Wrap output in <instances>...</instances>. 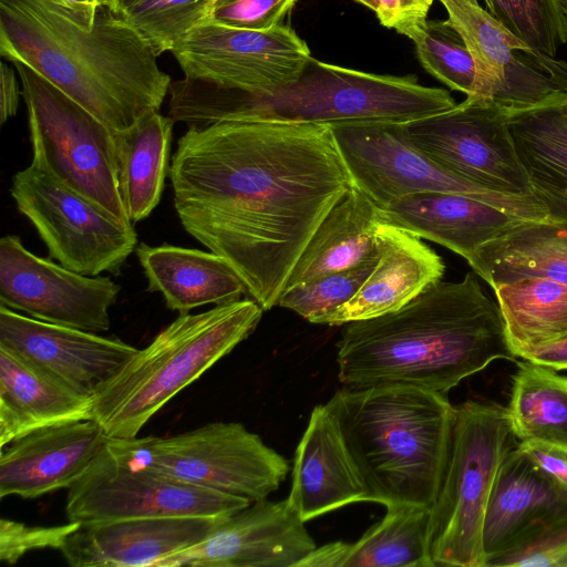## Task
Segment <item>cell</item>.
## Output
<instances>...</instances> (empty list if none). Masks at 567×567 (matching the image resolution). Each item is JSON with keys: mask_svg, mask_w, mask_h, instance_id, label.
<instances>
[{"mask_svg": "<svg viewBox=\"0 0 567 567\" xmlns=\"http://www.w3.org/2000/svg\"><path fill=\"white\" fill-rule=\"evenodd\" d=\"M168 175L184 229L234 268L264 311L277 306L316 229L353 186L327 124L189 126Z\"/></svg>", "mask_w": 567, "mask_h": 567, "instance_id": "obj_1", "label": "cell"}, {"mask_svg": "<svg viewBox=\"0 0 567 567\" xmlns=\"http://www.w3.org/2000/svg\"><path fill=\"white\" fill-rule=\"evenodd\" d=\"M0 54L32 69L113 132L159 111L172 82L153 48L109 7L89 24L58 0H0Z\"/></svg>", "mask_w": 567, "mask_h": 567, "instance_id": "obj_2", "label": "cell"}, {"mask_svg": "<svg viewBox=\"0 0 567 567\" xmlns=\"http://www.w3.org/2000/svg\"><path fill=\"white\" fill-rule=\"evenodd\" d=\"M337 349L344 386L408 384L444 394L494 360H516L498 305L475 272L440 280L396 311L346 323Z\"/></svg>", "mask_w": 567, "mask_h": 567, "instance_id": "obj_3", "label": "cell"}, {"mask_svg": "<svg viewBox=\"0 0 567 567\" xmlns=\"http://www.w3.org/2000/svg\"><path fill=\"white\" fill-rule=\"evenodd\" d=\"M168 94L167 116L188 127L230 121L408 123L456 104L450 92L413 75L374 74L311 56L295 80L279 86L243 89L184 76L171 82Z\"/></svg>", "mask_w": 567, "mask_h": 567, "instance_id": "obj_4", "label": "cell"}, {"mask_svg": "<svg viewBox=\"0 0 567 567\" xmlns=\"http://www.w3.org/2000/svg\"><path fill=\"white\" fill-rule=\"evenodd\" d=\"M371 502L431 508L447 465L455 406L408 384L344 386L326 403Z\"/></svg>", "mask_w": 567, "mask_h": 567, "instance_id": "obj_5", "label": "cell"}, {"mask_svg": "<svg viewBox=\"0 0 567 567\" xmlns=\"http://www.w3.org/2000/svg\"><path fill=\"white\" fill-rule=\"evenodd\" d=\"M262 308L252 299L179 315L92 396V420L107 439H132L177 393L247 339Z\"/></svg>", "mask_w": 567, "mask_h": 567, "instance_id": "obj_6", "label": "cell"}, {"mask_svg": "<svg viewBox=\"0 0 567 567\" xmlns=\"http://www.w3.org/2000/svg\"><path fill=\"white\" fill-rule=\"evenodd\" d=\"M512 436L506 408L473 400L455 406L450 456L430 508L435 566L485 567V512Z\"/></svg>", "mask_w": 567, "mask_h": 567, "instance_id": "obj_7", "label": "cell"}, {"mask_svg": "<svg viewBox=\"0 0 567 567\" xmlns=\"http://www.w3.org/2000/svg\"><path fill=\"white\" fill-rule=\"evenodd\" d=\"M106 444L132 464L251 503L277 491L289 471L286 458L234 422L165 437L107 439Z\"/></svg>", "mask_w": 567, "mask_h": 567, "instance_id": "obj_8", "label": "cell"}, {"mask_svg": "<svg viewBox=\"0 0 567 567\" xmlns=\"http://www.w3.org/2000/svg\"><path fill=\"white\" fill-rule=\"evenodd\" d=\"M330 127L353 186L380 209L409 195L441 192L472 197L526 219L549 218L536 195L498 193L446 169L413 143L405 123L365 121Z\"/></svg>", "mask_w": 567, "mask_h": 567, "instance_id": "obj_9", "label": "cell"}, {"mask_svg": "<svg viewBox=\"0 0 567 567\" xmlns=\"http://www.w3.org/2000/svg\"><path fill=\"white\" fill-rule=\"evenodd\" d=\"M13 65L28 110L31 164L130 224L118 188L113 131L32 69L21 62Z\"/></svg>", "mask_w": 567, "mask_h": 567, "instance_id": "obj_10", "label": "cell"}, {"mask_svg": "<svg viewBox=\"0 0 567 567\" xmlns=\"http://www.w3.org/2000/svg\"><path fill=\"white\" fill-rule=\"evenodd\" d=\"M11 196L35 227L50 258L84 276L115 274L137 244L132 223L33 166L16 173Z\"/></svg>", "mask_w": 567, "mask_h": 567, "instance_id": "obj_11", "label": "cell"}, {"mask_svg": "<svg viewBox=\"0 0 567 567\" xmlns=\"http://www.w3.org/2000/svg\"><path fill=\"white\" fill-rule=\"evenodd\" d=\"M249 504L246 498L132 464L105 444L68 488L65 514L71 523L92 524L171 516H225Z\"/></svg>", "mask_w": 567, "mask_h": 567, "instance_id": "obj_12", "label": "cell"}, {"mask_svg": "<svg viewBox=\"0 0 567 567\" xmlns=\"http://www.w3.org/2000/svg\"><path fill=\"white\" fill-rule=\"evenodd\" d=\"M513 112L466 96L453 107L405 123L413 143L446 169L485 188L533 196L508 130Z\"/></svg>", "mask_w": 567, "mask_h": 567, "instance_id": "obj_13", "label": "cell"}, {"mask_svg": "<svg viewBox=\"0 0 567 567\" xmlns=\"http://www.w3.org/2000/svg\"><path fill=\"white\" fill-rule=\"evenodd\" d=\"M121 286L84 276L29 251L16 235L0 240V305L27 316L90 332L110 329Z\"/></svg>", "mask_w": 567, "mask_h": 567, "instance_id": "obj_14", "label": "cell"}, {"mask_svg": "<svg viewBox=\"0 0 567 567\" xmlns=\"http://www.w3.org/2000/svg\"><path fill=\"white\" fill-rule=\"evenodd\" d=\"M171 52L185 78L254 90L291 82L311 56L307 43L290 27L252 31L209 21Z\"/></svg>", "mask_w": 567, "mask_h": 567, "instance_id": "obj_15", "label": "cell"}, {"mask_svg": "<svg viewBox=\"0 0 567 567\" xmlns=\"http://www.w3.org/2000/svg\"><path fill=\"white\" fill-rule=\"evenodd\" d=\"M477 71L475 96L513 113L563 104L567 93L546 72L536 50L504 27L478 0H439Z\"/></svg>", "mask_w": 567, "mask_h": 567, "instance_id": "obj_16", "label": "cell"}, {"mask_svg": "<svg viewBox=\"0 0 567 567\" xmlns=\"http://www.w3.org/2000/svg\"><path fill=\"white\" fill-rule=\"evenodd\" d=\"M316 548L288 498H265L226 516L202 542L155 567H296Z\"/></svg>", "mask_w": 567, "mask_h": 567, "instance_id": "obj_17", "label": "cell"}, {"mask_svg": "<svg viewBox=\"0 0 567 567\" xmlns=\"http://www.w3.org/2000/svg\"><path fill=\"white\" fill-rule=\"evenodd\" d=\"M0 347L87 396L138 351L117 338L41 321L2 305Z\"/></svg>", "mask_w": 567, "mask_h": 567, "instance_id": "obj_18", "label": "cell"}, {"mask_svg": "<svg viewBox=\"0 0 567 567\" xmlns=\"http://www.w3.org/2000/svg\"><path fill=\"white\" fill-rule=\"evenodd\" d=\"M226 516L79 524L59 550L72 567H155L165 557L202 542Z\"/></svg>", "mask_w": 567, "mask_h": 567, "instance_id": "obj_19", "label": "cell"}, {"mask_svg": "<svg viewBox=\"0 0 567 567\" xmlns=\"http://www.w3.org/2000/svg\"><path fill=\"white\" fill-rule=\"evenodd\" d=\"M107 442L94 420L41 429L1 449L0 497L37 498L69 488Z\"/></svg>", "mask_w": 567, "mask_h": 567, "instance_id": "obj_20", "label": "cell"}, {"mask_svg": "<svg viewBox=\"0 0 567 567\" xmlns=\"http://www.w3.org/2000/svg\"><path fill=\"white\" fill-rule=\"evenodd\" d=\"M288 501L306 523L370 493L326 404L316 405L296 449Z\"/></svg>", "mask_w": 567, "mask_h": 567, "instance_id": "obj_21", "label": "cell"}, {"mask_svg": "<svg viewBox=\"0 0 567 567\" xmlns=\"http://www.w3.org/2000/svg\"><path fill=\"white\" fill-rule=\"evenodd\" d=\"M377 266L357 295L316 323L341 326L399 310L445 271L442 258L421 238L381 223L377 229Z\"/></svg>", "mask_w": 567, "mask_h": 567, "instance_id": "obj_22", "label": "cell"}, {"mask_svg": "<svg viewBox=\"0 0 567 567\" xmlns=\"http://www.w3.org/2000/svg\"><path fill=\"white\" fill-rule=\"evenodd\" d=\"M567 519V491L522 451L503 460L487 503L483 547L486 558L502 553L532 530Z\"/></svg>", "mask_w": 567, "mask_h": 567, "instance_id": "obj_23", "label": "cell"}, {"mask_svg": "<svg viewBox=\"0 0 567 567\" xmlns=\"http://www.w3.org/2000/svg\"><path fill=\"white\" fill-rule=\"evenodd\" d=\"M382 223L444 246L466 260L485 243L526 219L472 197L426 192L381 209Z\"/></svg>", "mask_w": 567, "mask_h": 567, "instance_id": "obj_24", "label": "cell"}, {"mask_svg": "<svg viewBox=\"0 0 567 567\" xmlns=\"http://www.w3.org/2000/svg\"><path fill=\"white\" fill-rule=\"evenodd\" d=\"M92 420L80 394L0 347V447L31 432Z\"/></svg>", "mask_w": 567, "mask_h": 567, "instance_id": "obj_25", "label": "cell"}, {"mask_svg": "<svg viewBox=\"0 0 567 567\" xmlns=\"http://www.w3.org/2000/svg\"><path fill=\"white\" fill-rule=\"evenodd\" d=\"M148 290L161 292L166 307L179 315L205 305L239 300L245 282L219 255L169 244L136 248Z\"/></svg>", "mask_w": 567, "mask_h": 567, "instance_id": "obj_26", "label": "cell"}, {"mask_svg": "<svg viewBox=\"0 0 567 567\" xmlns=\"http://www.w3.org/2000/svg\"><path fill=\"white\" fill-rule=\"evenodd\" d=\"M435 567L430 549V508L386 506L384 517L357 542L317 547L296 567Z\"/></svg>", "mask_w": 567, "mask_h": 567, "instance_id": "obj_27", "label": "cell"}, {"mask_svg": "<svg viewBox=\"0 0 567 567\" xmlns=\"http://www.w3.org/2000/svg\"><path fill=\"white\" fill-rule=\"evenodd\" d=\"M492 288L524 279L567 282V221L524 219L467 259Z\"/></svg>", "mask_w": 567, "mask_h": 567, "instance_id": "obj_28", "label": "cell"}, {"mask_svg": "<svg viewBox=\"0 0 567 567\" xmlns=\"http://www.w3.org/2000/svg\"><path fill=\"white\" fill-rule=\"evenodd\" d=\"M381 209L352 186L327 214L297 260L286 285L354 267L377 252Z\"/></svg>", "mask_w": 567, "mask_h": 567, "instance_id": "obj_29", "label": "cell"}, {"mask_svg": "<svg viewBox=\"0 0 567 567\" xmlns=\"http://www.w3.org/2000/svg\"><path fill=\"white\" fill-rule=\"evenodd\" d=\"M174 121L150 111L124 131L113 132L121 198L131 223L145 219L158 205Z\"/></svg>", "mask_w": 567, "mask_h": 567, "instance_id": "obj_30", "label": "cell"}, {"mask_svg": "<svg viewBox=\"0 0 567 567\" xmlns=\"http://www.w3.org/2000/svg\"><path fill=\"white\" fill-rule=\"evenodd\" d=\"M514 357L567 337V282L524 279L493 288Z\"/></svg>", "mask_w": 567, "mask_h": 567, "instance_id": "obj_31", "label": "cell"}, {"mask_svg": "<svg viewBox=\"0 0 567 567\" xmlns=\"http://www.w3.org/2000/svg\"><path fill=\"white\" fill-rule=\"evenodd\" d=\"M513 436L567 449V377L523 360L513 375L506 408Z\"/></svg>", "mask_w": 567, "mask_h": 567, "instance_id": "obj_32", "label": "cell"}, {"mask_svg": "<svg viewBox=\"0 0 567 567\" xmlns=\"http://www.w3.org/2000/svg\"><path fill=\"white\" fill-rule=\"evenodd\" d=\"M508 130L532 183L567 189V116L560 104L513 113Z\"/></svg>", "mask_w": 567, "mask_h": 567, "instance_id": "obj_33", "label": "cell"}, {"mask_svg": "<svg viewBox=\"0 0 567 567\" xmlns=\"http://www.w3.org/2000/svg\"><path fill=\"white\" fill-rule=\"evenodd\" d=\"M402 35L414 42L423 68L436 80L466 96H475L477 71L460 32L446 20L425 19Z\"/></svg>", "mask_w": 567, "mask_h": 567, "instance_id": "obj_34", "label": "cell"}, {"mask_svg": "<svg viewBox=\"0 0 567 567\" xmlns=\"http://www.w3.org/2000/svg\"><path fill=\"white\" fill-rule=\"evenodd\" d=\"M214 0H145L122 17L158 56L208 20Z\"/></svg>", "mask_w": 567, "mask_h": 567, "instance_id": "obj_35", "label": "cell"}, {"mask_svg": "<svg viewBox=\"0 0 567 567\" xmlns=\"http://www.w3.org/2000/svg\"><path fill=\"white\" fill-rule=\"evenodd\" d=\"M379 251L363 262L284 290L277 306L316 321L351 300L377 266Z\"/></svg>", "mask_w": 567, "mask_h": 567, "instance_id": "obj_36", "label": "cell"}, {"mask_svg": "<svg viewBox=\"0 0 567 567\" xmlns=\"http://www.w3.org/2000/svg\"><path fill=\"white\" fill-rule=\"evenodd\" d=\"M486 10L534 50L555 56L565 44L553 0H484Z\"/></svg>", "mask_w": 567, "mask_h": 567, "instance_id": "obj_37", "label": "cell"}, {"mask_svg": "<svg viewBox=\"0 0 567 567\" xmlns=\"http://www.w3.org/2000/svg\"><path fill=\"white\" fill-rule=\"evenodd\" d=\"M502 566L567 567V519L540 526L485 560V567Z\"/></svg>", "mask_w": 567, "mask_h": 567, "instance_id": "obj_38", "label": "cell"}, {"mask_svg": "<svg viewBox=\"0 0 567 567\" xmlns=\"http://www.w3.org/2000/svg\"><path fill=\"white\" fill-rule=\"evenodd\" d=\"M298 0H214L208 17L215 24L267 31L278 25Z\"/></svg>", "mask_w": 567, "mask_h": 567, "instance_id": "obj_39", "label": "cell"}, {"mask_svg": "<svg viewBox=\"0 0 567 567\" xmlns=\"http://www.w3.org/2000/svg\"><path fill=\"white\" fill-rule=\"evenodd\" d=\"M79 524L69 522L59 526H29L7 518L0 520V560L17 563L24 554L35 549H60L65 538Z\"/></svg>", "mask_w": 567, "mask_h": 567, "instance_id": "obj_40", "label": "cell"}, {"mask_svg": "<svg viewBox=\"0 0 567 567\" xmlns=\"http://www.w3.org/2000/svg\"><path fill=\"white\" fill-rule=\"evenodd\" d=\"M433 0H377L380 23L402 34L413 24L427 19Z\"/></svg>", "mask_w": 567, "mask_h": 567, "instance_id": "obj_41", "label": "cell"}, {"mask_svg": "<svg viewBox=\"0 0 567 567\" xmlns=\"http://www.w3.org/2000/svg\"><path fill=\"white\" fill-rule=\"evenodd\" d=\"M517 449L567 491V449L542 441H520Z\"/></svg>", "mask_w": 567, "mask_h": 567, "instance_id": "obj_42", "label": "cell"}, {"mask_svg": "<svg viewBox=\"0 0 567 567\" xmlns=\"http://www.w3.org/2000/svg\"><path fill=\"white\" fill-rule=\"evenodd\" d=\"M517 358L547 365L557 371L567 370V337L550 344L524 350Z\"/></svg>", "mask_w": 567, "mask_h": 567, "instance_id": "obj_43", "label": "cell"}, {"mask_svg": "<svg viewBox=\"0 0 567 567\" xmlns=\"http://www.w3.org/2000/svg\"><path fill=\"white\" fill-rule=\"evenodd\" d=\"M20 91L16 74L6 62H1V101H0V120L3 124L9 117L16 115Z\"/></svg>", "mask_w": 567, "mask_h": 567, "instance_id": "obj_44", "label": "cell"}, {"mask_svg": "<svg viewBox=\"0 0 567 567\" xmlns=\"http://www.w3.org/2000/svg\"><path fill=\"white\" fill-rule=\"evenodd\" d=\"M535 195L547 207L549 217L567 221V189L533 183Z\"/></svg>", "mask_w": 567, "mask_h": 567, "instance_id": "obj_45", "label": "cell"}, {"mask_svg": "<svg viewBox=\"0 0 567 567\" xmlns=\"http://www.w3.org/2000/svg\"><path fill=\"white\" fill-rule=\"evenodd\" d=\"M536 56L554 82L567 93V62L556 60L540 51H536ZM560 109L567 116V100L560 104Z\"/></svg>", "mask_w": 567, "mask_h": 567, "instance_id": "obj_46", "label": "cell"}, {"mask_svg": "<svg viewBox=\"0 0 567 567\" xmlns=\"http://www.w3.org/2000/svg\"><path fill=\"white\" fill-rule=\"evenodd\" d=\"M68 10L89 24H94L97 10L102 7H109L111 0H58Z\"/></svg>", "mask_w": 567, "mask_h": 567, "instance_id": "obj_47", "label": "cell"}, {"mask_svg": "<svg viewBox=\"0 0 567 567\" xmlns=\"http://www.w3.org/2000/svg\"><path fill=\"white\" fill-rule=\"evenodd\" d=\"M145 0H111L110 9L117 16H123L132 7Z\"/></svg>", "mask_w": 567, "mask_h": 567, "instance_id": "obj_48", "label": "cell"}, {"mask_svg": "<svg viewBox=\"0 0 567 567\" xmlns=\"http://www.w3.org/2000/svg\"><path fill=\"white\" fill-rule=\"evenodd\" d=\"M561 23L565 43H567V0H553Z\"/></svg>", "mask_w": 567, "mask_h": 567, "instance_id": "obj_49", "label": "cell"}, {"mask_svg": "<svg viewBox=\"0 0 567 567\" xmlns=\"http://www.w3.org/2000/svg\"><path fill=\"white\" fill-rule=\"evenodd\" d=\"M361 4H363L364 7L373 10L375 12L377 10V0H354Z\"/></svg>", "mask_w": 567, "mask_h": 567, "instance_id": "obj_50", "label": "cell"}]
</instances>
